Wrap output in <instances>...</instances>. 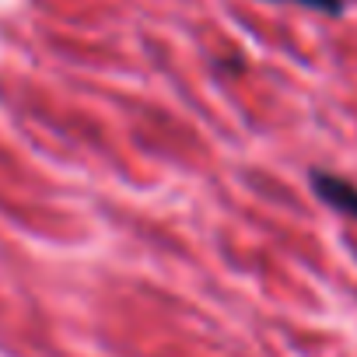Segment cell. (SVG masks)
<instances>
[{"instance_id": "1", "label": "cell", "mask_w": 357, "mask_h": 357, "mask_svg": "<svg viewBox=\"0 0 357 357\" xmlns=\"http://www.w3.org/2000/svg\"><path fill=\"white\" fill-rule=\"evenodd\" d=\"M312 186H315L319 200H326L333 211H340V214H347V218L357 221V190L347 183V178H340V175H326V172H315V175H312Z\"/></svg>"}, {"instance_id": "2", "label": "cell", "mask_w": 357, "mask_h": 357, "mask_svg": "<svg viewBox=\"0 0 357 357\" xmlns=\"http://www.w3.org/2000/svg\"><path fill=\"white\" fill-rule=\"evenodd\" d=\"M301 4H312V8H322V11H336L340 0H301Z\"/></svg>"}]
</instances>
